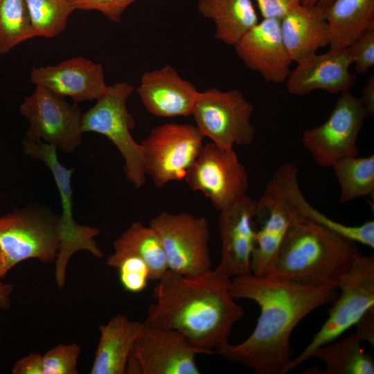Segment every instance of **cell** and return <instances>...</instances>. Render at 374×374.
<instances>
[{
  "label": "cell",
  "instance_id": "cell-1",
  "mask_svg": "<svg viewBox=\"0 0 374 374\" xmlns=\"http://www.w3.org/2000/svg\"><path fill=\"white\" fill-rule=\"evenodd\" d=\"M334 285H305L251 273L231 279L229 291L234 299L255 301L260 314L252 333L242 342H229L215 353L232 363L240 364L257 374H284L292 361L291 335L308 314L334 301Z\"/></svg>",
  "mask_w": 374,
  "mask_h": 374
},
{
  "label": "cell",
  "instance_id": "cell-2",
  "mask_svg": "<svg viewBox=\"0 0 374 374\" xmlns=\"http://www.w3.org/2000/svg\"><path fill=\"white\" fill-rule=\"evenodd\" d=\"M231 278L216 269L188 277L168 270L153 288L155 301L145 324L177 330L195 347L212 354L229 343L244 314L230 294Z\"/></svg>",
  "mask_w": 374,
  "mask_h": 374
},
{
  "label": "cell",
  "instance_id": "cell-3",
  "mask_svg": "<svg viewBox=\"0 0 374 374\" xmlns=\"http://www.w3.org/2000/svg\"><path fill=\"white\" fill-rule=\"evenodd\" d=\"M359 253L355 242L304 213L288 230L269 275L301 285L337 287Z\"/></svg>",
  "mask_w": 374,
  "mask_h": 374
},
{
  "label": "cell",
  "instance_id": "cell-4",
  "mask_svg": "<svg viewBox=\"0 0 374 374\" xmlns=\"http://www.w3.org/2000/svg\"><path fill=\"white\" fill-rule=\"evenodd\" d=\"M308 203L299 187L296 164L280 166L257 201L256 216H263L265 220L256 234L251 260L252 274L264 277L271 274L288 230L304 214Z\"/></svg>",
  "mask_w": 374,
  "mask_h": 374
},
{
  "label": "cell",
  "instance_id": "cell-5",
  "mask_svg": "<svg viewBox=\"0 0 374 374\" xmlns=\"http://www.w3.org/2000/svg\"><path fill=\"white\" fill-rule=\"evenodd\" d=\"M59 246V215L29 206L0 216V280L28 259L55 262Z\"/></svg>",
  "mask_w": 374,
  "mask_h": 374
},
{
  "label": "cell",
  "instance_id": "cell-6",
  "mask_svg": "<svg viewBox=\"0 0 374 374\" xmlns=\"http://www.w3.org/2000/svg\"><path fill=\"white\" fill-rule=\"evenodd\" d=\"M134 86L126 82L107 86L96 103L82 115V132H95L108 138L124 159L127 179L139 188L145 182L143 150L130 130L135 121L127 109V101Z\"/></svg>",
  "mask_w": 374,
  "mask_h": 374
},
{
  "label": "cell",
  "instance_id": "cell-7",
  "mask_svg": "<svg viewBox=\"0 0 374 374\" xmlns=\"http://www.w3.org/2000/svg\"><path fill=\"white\" fill-rule=\"evenodd\" d=\"M337 287L340 294L334 301L328 318L301 353L292 359L287 373L312 357L317 348L340 337L374 307V256L360 252L341 277Z\"/></svg>",
  "mask_w": 374,
  "mask_h": 374
},
{
  "label": "cell",
  "instance_id": "cell-8",
  "mask_svg": "<svg viewBox=\"0 0 374 374\" xmlns=\"http://www.w3.org/2000/svg\"><path fill=\"white\" fill-rule=\"evenodd\" d=\"M23 150L35 160L42 161L51 170L59 191L62 213L59 216L60 246L55 262V277L57 287L65 285L66 269L72 256L77 251L85 250L96 258L104 254L94 238L100 233L96 227L78 224L73 214L72 189L71 179L73 169L64 166L57 155V149L42 141L33 142L24 139Z\"/></svg>",
  "mask_w": 374,
  "mask_h": 374
},
{
  "label": "cell",
  "instance_id": "cell-9",
  "mask_svg": "<svg viewBox=\"0 0 374 374\" xmlns=\"http://www.w3.org/2000/svg\"><path fill=\"white\" fill-rule=\"evenodd\" d=\"M150 226L161 239L169 270L193 277L211 269V233L205 217L163 211L150 220Z\"/></svg>",
  "mask_w": 374,
  "mask_h": 374
},
{
  "label": "cell",
  "instance_id": "cell-10",
  "mask_svg": "<svg viewBox=\"0 0 374 374\" xmlns=\"http://www.w3.org/2000/svg\"><path fill=\"white\" fill-rule=\"evenodd\" d=\"M204 136L196 126L165 123L153 128L141 145L143 168L158 188L184 179L199 155Z\"/></svg>",
  "mask_w": 374,
  "mask_h": 374
},
{
  "label": "cell",
  "instance_id": "cell-11",
  "mask_svg": "<svg viewBox=\"0 0 374 374\" xmlns=\"http://www.w3.org/2000/svg\"><path fill=\"white\" fill-rule=\"evenodd\" d=\"M253 107L238 89L211 88L199 92L192 113L204 137L225 148L251 144L255 127L251 122Z\"/></svg>",
  "mask_w": 374,
  "mask_h": 374
},
{
  "label": "cell",
  "instance_id": "cell-12",
  "mask_svg": "<svg viewBox=\"0 0 374 374\" xmlns=\"http://www.w3.org/2000/svg\"><path fill=\"white\" fill-rule=\"evenodd\" d=\"M19 113L29 123L25 138L33 142L44 141L67 153L82 143V109L52 91L36 86L19 106Z\"/></svg>",
  "mask_w": 374,
  "mask_h": 374
},
{
  "label": "cell",
  "instance_id": "cell-13",
  "mask_svg": "<svg viewBox=\"0 0 374 374\" xmlns=\"http://www.w3.org/2000/svg\"><path fill=\"white\" fill-rule=\"evenodd\" d=\"M368 116L361 98L344 91L328 118L303 132V143L318 166L332 167L343 158L358 156L357 136Z\"/></svg>",
  "mask_w": 374,
  "mask_h": 374
},
{
  "label": "cell",
  "instance_id": "cell-14",
  "mask_svg": "<svg viewBox=\"0 0 374 374\" xmlns=\"http://www.w3.org/2000/svg\"><path fill=\"white\" fill-rule=\"evenodd\" d=\"M184 180L221 211L247 195L249 175L233 148L211 142L204 145Z\"/></svg>",
  "mask_w": 374,
  "mask_h": 374
},
{
  "label": "cell",
  "instance_id": "cell-15",
  "mask_svg": "<svg viewBox=\"0 0 374 374\" xmlns=\"http://www.w3.org/2000/svg\"><path fill=\"white\" fill-rule=\"evenodd\" d=\"M199 354L212 355L177 330L143 322L128 359L139 364L141 374H199L195 362Z\"/></svg>",
  "mask_w": 374,
  "mask_h": 374
},
{
  "label": "cell",
  "instance_id": "cell-16",
  "mask_svg": "<svg viewBox=\"0 0 374 374\" xmlns=\"http://www.w3.org/2000/svg\"><path fill=\"white\" fill-rule=\"evenodd\" d=\"M220 261L216 269L232 278L251 272V260L256 231L253 219L257 201L246 195L220 211Z\"/></svg>",
  "mask_w": 374,
  "mask_h": 374
},
{
  "label": "cell",
  "instance_id": "cell-17",
  "mask_svg": "<svg viewBox=\"0 0 374 374\" xmlns=\"http://www.w3.org/2000/svg\"><path fill=\"white\" fill-rule=\"evenodd\" d=\"M234 47L244 64L260 73L266 82L286 81L292 60L281 36L279 19L258 21Z\"/></svg>",
  "mask_w": 374,
  "mask_h": 374
},
{
  "label": "cell",
  "instance_id": "cell-18",
  "mask_svg": "<svg viewBox=\"0 0 374 374\" xmlns=\"http://www.w3.org/2000/svg\"><path fill=\"white\" fill-rule=\"evenodd\" d=\"M30 82L75 103L97 100L106 90L102 64L73 57L56 65L33 67Z\"/></svg>",
  "mask_w": 374,
  "mask_h": 374
},
{
  "label": "cell",
  "instance_id": "cell-19",
  "mask_svg": "<svg viewBox=\"0 0 374 374\" xmlns=\"http://www.w3.org/2000/svg\"><path fill=\"white\" fill-rule=\"evenodd\" d=\"M353 63L348 48L315 54L290 71L286 80L287 90L297 96L315 89L331 93L349 91L356 79L355 75L349 71Z\"/></svg>",
  "mask_w": 374,
  "mask_h": 374
},
{
  "label": "cell",
  "instance_id": "cell-20",
  "mask_svg": "<svg viewBox=\"0 0 374 374\" xmlns=\"http://www.w3.org/2000/svg\"><path fill=\"white\" fill-rule=\"evenodd\" d=\"M137 93L146 110L158 117L192 115L199 94L170 65L144 73Z\"/></svg>",
  "mask_w": 374,
  "mask_h": 374
},
{
  "label": "cell",
  "instance_id": "cell-21",
  "mask_svg": "<svg viewBox=\"0 0 374 374\" xmlns=\"http://www.w3.org/2000/svg\"><path fill=\"white\" fill-rule=\"evenodd\" d=\"M280 28L292 62L298 64L329 45L328 25L320 5H299L280 19Z\"/></svg>",
  "mask_w": 374,
  "mask_h": 374
},
{
  "label": "cell",
  "instance_id": "cell-22",
  "mask_svg": "<svg viewBox=\"0 0 374 374\" xmlns=\"http://www.w3.org/2000/svg\"><path fill=\"white\" fill-rule=\"evenodd\" d=\"M143 322L116 314L99 326L100 338L91 374H124L133 344Z\"/></svg>",
  "mask_w": 374,
  "mask_h": 374
},
{
  "label": "cell",
  "instance_id": "cell-23",
  "mask_svg": "<svg viewBox=\"0 0 374 374\" xmlns=\"http://www.w3.org/2000/svg\"><path fill=\"white\" fill-rule=\"evenodd\" d=\"M320 6L328 25L330 50L350 46L374 26V0H331Z\"/></svg>",
  "mask_w": 374,
  "mask_h": 374
},
{
  "label": "cell",
  "instance_id": "cell-24",
  "mask_svg": "<svg viewBox=\"0 0 374 374\" xmlns=\"http://www.w3.org/2000/svg\"><path fill=\"white\" fill-rule=\"evenodd\" d=\"M113 247L114 252L106 260L108 267L116 268L123 258L135 256L148 266L151 280H158L168 270L161 239L150 225L133 222L113 242Z\"/></svg>",
  "mask_w": 374,
  "mask_h": 374
},
{
  "label": "cell",
  "instance_id": "cell-25",
  "mask_svg": "<svg viewBox=\"0 0 374 374\" xmlns=\"http://www.w3.org/2000/svg\"><path fill=\"white\" fill-rule=\"evenodd\" d=\"M197 8L214 22L215 39L233 46L259 21L251 0H199Z\"/></svg>",
  "mask_w": 374,
  "mask_h": 374
},
{
  "label": "cell",
  "instance_id": "cell-26",
  "mask_svg": "<svg viewBox=\"0 0 374 374\" xmlns=\"http://www.w3.org/2000/svg\"><path fill=\"white\" fill-rule=\"evenodd\" d=\"M362 341L353 332L319 347L312 357L324 364V374H373V358L362 347Z\"/></svg>",
  "mask_w": 374,
  "mask_h": 374
},
{
  "label": "cell",
  "instance_id": "cell-27",
  "mask_svg": "<svg viewBox=\"0 0 374 374\" xmlns=\"http://www.w3.org/2000/svg\"><path fill=\"white\" fill-rule=\"evenodd\" d=\"M341 188L340 202L374 193V154L343 158L332 166Z\"/></svg>",
  "mask_w": 374,
  "mask_h": 374
},
{
  "label": "cell",
  "instance_id": "cell-28",
  "mask_svg": "<svg viewBox=\"0 0 374 374\" xmlns=\"http://www.w3.org/2000/svg\"><path fill=\"white\" fill-rule=\"evenodd\" d=\"M35 37H54L66 28L75 10L71 0H25Z\"/></svg>",
  "mask_w": 374,
  "mask_h": 374
},
{
  "label": "cell",
  "instance_id": "cell-29",
  "mask_svg": "<svg viewBox=\"0 0 374 374\" xmlns=\"http://www.w3.org/2000/svg\"><path fill=\"white\" fill-rule=\"evenodd\" d=\"M34 37L25 0H0V54Z\"/></svg>",
  "mask_w": 374,
  "mask_h": 374
},
{
  "label": "cell",
  "instance_id": "cell-30",
  "mask_svg": "<svg viewBox=\"0 0 374 374\" xmlns=\"http://www.w3.org/2000/svg\"><path fill=\"white\" fill-rule=\"evenodd\" d=\"M305 215L344 238L355 243L362 244L371 249L374 248L373 220H368L358 226L345 225L329 218L312 207L310 203L305 209Z\"/></svg>",
  "mask_w": 374,
  "mask_h": 374
},
{
  "label": "cell",
  "instance_id": "cell-31",
  "mask_svg": "<svg viewBox=\"0 0 374 374\" xmlns=\"http://www.w3.org/2000/svg\"><path fill=\"white\" fill-rule=\"evenodd\" d=\"M81 351L77 343L60 344L49 349L42 355L43 374H78Z\"/></svg>",
  "mask_w": 374,
  "mask_h": 374
},
{
  "label": "cell",
  "instance_id": "cell-32",
  "mask_svg": "<svg viewBox=\"0 0 374 374\" xmlns=\"http://www.w3.org/2000/svg\"><path fill=\"white\" fill-rule=\"evenodd\" d=\"M121 284L127 292L139 293L147 287L150 279V271L147 264L139 257L128 256L118 263Z\"/></svg>",
  "mask_w": 374,
  "mask_h": 374
},
{
  "label": "cell",
  "instance_id": "cell-33",
  "mask_svg": "<svg viewBox=\"0 0 374 374\" xmlns=\"http://www.w3.org/2000/svg\"><path fill=\"white\" fill-rule=\"evenodd\" d=\"M348 48L355 64V71L366 73L374 65V26L371 27Z\"/></svg>",
  "mask_w": 374,
  "mask_h": 374
},
{
  "label": "cell",
  "instance_id": "cell-34",
  "mask_svg": "<svg viewBox=\"0 0 374 374\" xmlns=\"http://www.w3.org/2000/svg\"><path fill=\"white\" fill-rule=\"evenodd\" d=\"M139 0H71L73 7L80 10H97L109 20L120 23L127 8Z\"/></svg>",
  "mask_w": 374,
  "mask_h": 374
},
{
  "label": "cell",
  "instance_id": "cell-35",
  "mask_svg": "<svg viewBox=\"0 0 374 374\" xmlns=\"http://www.w3.org/2000/svg\"><path fill=\"white\" fill-rule=\"evenodd\" d=\"M262 18L281 19L302 0H255Z\"/></svg>",
  "mask_w": 374,
  "mask_h": 374
},
{
  "label": "cell",
  "instance_id": "cell-36",
  "mask_svg": "<svg viewBox=\"0 0 374 374\" xmlns=\"http://www.w3.org/2000/svg\"><path fill=\"white\" fill-rule=\"evenodd\" d=\"M12 374H43L42 355L30 353L18 359L12 368Z\"/></svg>",
  "mask_w": 374,
  "mask_h": 374
},
{
  "label": "cell",
  "instance_id": "cell-37",
  "mask_svg": "<svg viewBox=\"0 0 374 374\" xmlns=\"http://www.w3.org/2000/svg\"><path fill=\"white\" fill-rule=\"evenodd\" d=\"M356 334L363 341L374 344V307L370 308L356 323Z\"/></svg>",
  "mask_w": 374,
  "mask_h": 374
},
{
  "label": "cell",
  "instance_id": "cell-38",
  "mask_svg": "<svg viewBox=\"0 0 374 374\" xmlns=\"http://www.w3.org/2000/svg\"><path fill=\"white\" fill-rule=\"evenodd\" d=\"M364 105L368 112L370 116L374 113V75H371L367 80L362 89L361 98Z\"/></svg>",
  "mask_w": 374,
  "mask_h": 374
},
{
  "label": "cell",
  "instance_id": "cell-39",
  "mask_svg": "<svg viewBox=\"0 0 374 374\" xmlns=\"http://www.w3.org/2000/svg\"><path fill=\"white\" fill-rule=\"evenodd\" d=\"M14 286L0 280V309L8 310L11 307V296Z\"/></svg>",
  "mask_w": 374,
  "mask_h": 374
},
{
  "label": "cell",
  "instance_id": "cell-40",
  "mask_svg": "<svg viewBox=\"0 0 374 374\" xmlns=\"http://www.w3.org/2000/svg\"><path fill=\"white\" fill-rule=\"evenodd\" d=\"M331 0H302L301 4L307 6H312L316 4L322 5L329 2Z\"/></svg>",
  "mask_w": 374,
  "mask_h": 374
}]
</instances>
